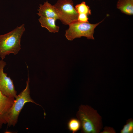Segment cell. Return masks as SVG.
Segmentation results:
<instances>
[{"instance_id":"6da1fadb","label":"cell","mask_w":133,"mask_h":133,"mask_svg":"<svg viewBox=\"0 0 133 133\" xmlns=\"http://www.w3.org/2000/svg\"><path fill=\"white\" fill-rule=\"evenodd\" d=\"M80 121L82 132L99 133L103 127L101 116L97 110L87 105H81L76 114Z\"/></svg>"},{"instance_id":"7a4b0ae2","label":"cell","mask_w":133,"mask_h":133,"mask_svg":"<svg viewBox=\"0 0 133 133\" xmlns=\"http://www.w3.org/2000/svg\"><path fill=\"white\" fill-rule=\"evenodd\" d=\"M25 30L23 24L5 34L0 35V57L3 60L10 53L17 54L21 49V38Z\"/></svg>"},{"instance_id":"3957f363","label":"cell","mask_w":133,"mask_h":133,"mask_svg":"<svg viewBox=\"0 0 133 133\" xmlns=\"http://www.w3.org/2000/svg\"><path fill=\"white\" fill-rule=\"evenodd\" d=\"M30 78L28 76L25 88L15 98V102L9 114L7 126H14L17 124L19 114L25 104L31 102L41 106L36 103L31 97L29 87Z\"/></svg>"},{"instance_id":"277c9868","label":"cell","mask_w":133,"mask_h":133,"mask_svg":"<svg viewBox=\"0 0 133 133\" xmlns=\"http://www.w3.org/2000/svg\"><path fill=\"white\" fill-rule=\"evenodd\" d=\"M103 20L96 24L89 22H82L78 21L68 25L69 28L66 31L65 35L67 39L72 41L76 38L85 37L88 39H94L93 37L94 30L96 27Z\"/></svg>"},{"instance_id":"5b68a950","label":"cell","mask_w":133,"mask_h":133,"mask_svg":"<svg viewBox=\"0 0 133 133\" xmlns=\"http://www.w3.org/2000/svg\"><path fill=\"white\" fill-rule=\"evenodd\" d=\"M54 6L59 19L64 24L68 25L78 21V14L72 0H58Z\"/></svg>"},{"instance_id":"8992f818","label":"cell","mask_w":133,"mask_h":133,"mask_svg":"<svg viewBox=\"0 0 133 133\" xmlns=\"http://www.w3.org/2000/svg\"><path fill=\"white\" fill-rule=\"evenodd\" d=\"M6 65L5 62L0 60V90L3 95L15 98L17 95L13 81L3 71Z\"/></svg>"},{"instance_id":"52a82bcc","label":"cell","mask_w":133,"mask_h":133,"mask_svg":"<svg viewBox=\"0 0 133 133\" xmlns=\"http://www.w3.org/2000/svg\"><path fill=\"white\" fill-rule=\"evenodd\" d=\"M15 98L3 95L0 90V129L3 124H7L9 114L15 102Z\"/></svg>"},{"instance_id":"ba28073f","label":"cell","mask_w":133,"mask_h":133,"mask_svg":"<svg viewBox=\"0 0 133 133\" xmlns=\"http://www.w3.org/2000/svg\"><path fill=\"white\" fill-rule=\"evenodd\" d=\"M38 10V12L37 14L39 17L53 18L56 20L59 17L54 6L49 3L47 0L43 4H40Z\"/></svg>"},{"instance_id":"9c48e42d","label":"cell","mask_w":133,"mask_h":133,"mask_svg":"<svg viewBox=\"0 0 133 133\" xmlns=\"http://www.w3.org/2000/svg\"><path fill=\"white\" fill-rule=\"evenodd\" d=\"M55 19L40 16L38 20L41 26L43 28L47 29L51 33H55L58 32L59 27L56 25Z\"/></svg>"},{"instance_id":"30bf717a","label":"cell","mask_w":133,"mask_h":133,"mask_svg":"<svg viewBox=\"0 0 133 133\" xmlns=\"http://www.w3.org/2000/svg\"><path fill=\"white\" fill-rule=\"evenodd\" d=\"M116 7L126 15H131L133 14V0H118Z\"/></svg>"},{"instance_id":"8fae6325","label":"cell","mask_w":133,"mask_h":133,"mask_svg":"<svg viewBox=\"0 0 133 133\" xmlns=\"http://www.w3.org/2000/svg\"><path fill=\"white\" fill-rule=\"evenodd\" d=\"M67 127L70 131L73 133H75L78 131L81 128L80 122L78 119L71 118L68 122Z\"/></svg>"},{"instance_id":"7c38bea8","label":"cell","mask_w":133,"mask_h":133,"mask_svg":"<svg viewBox=\"0 0 133 133\" xmlns=\"http://www.w3.org/2000/svg\"><path fill=\"white\" fill-rule=\"evenodd\" d=\"M75 8L78 14H83L87 16L91 15L89 7L86 4L84 1L76 5Z\"/></svg>"},{"instance_id":"4fadbf2b","label":"cell","mask_w":133,"mask_h":133,"mask_svg":"<svg viewBox=\"0 0 133 133\" xmlns=\"http://www.w3.org/2000/svg\"><path fill=\"white\" fill-rule=\"evenodd\" d=\"M121 133H133V120L132 118L127 120L126 124L121 130Z\"/></svg>"},{"instance_id":"5bb4252c","label":"cell","mask_w":133,"mask_h":133,"mask_svg":"<svg viewBox=\"0 0 133 133\" xmlns=\"http://www.w3.org/2000/svg\"><path fill=\"white\" fill-rule=\"evenodd\" d=\"M88 18V16L87 15L83 14H78V21L82 22H89Z\"/></svg>"},{"instance_id":"9a60e30c","label":"cell","mask_w":133,"mask_h":133,"mask_svg":"<svg viewBox=\"0 0 133 133\" xmlns=\"http://www.w3.org/2000/svg\"><path fill=\"white\" fill-rule=\"evenodd\" d=\"M101 133H115L116 132L113 128L109 126H106L103 128V130L100 132Z\"/></svg>"}]
</instances>
